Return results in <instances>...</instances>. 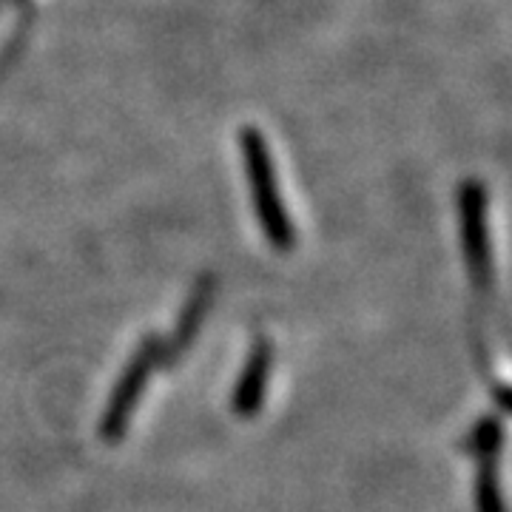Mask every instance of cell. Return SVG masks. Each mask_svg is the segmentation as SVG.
I'll return each mask as SVG.
<instances>
[{"instance_id":"cell-1","label":"cell","mask_w":512,"mask_h":512,"mask_svg":"<svg viewBox=\"0 0 512 512\" xmlns=\"http://www.w3.org/2000/svg\"><path fill=\"white\" fill-rule=\"evenodd\" d=\"M239 148H242V163H245V174L251 183V194H254L256 217L262 222L265 237L271 239L279 251H288L293 245V225L285 214V205L279 197V185H276V171L271 163L268 146L262 140V134L256 128H242L239 134Z\"/></svg>"},{"instance_id":"cell-2","label":"cell","mask_w":512,"mask_h":512,"mask_svg":"<svg viewBox=\"0 0 512 512\" xmlns=\"http://www.w3.org/2000/svg\"><path fill=\"white\" fill-rule=\"evenodd\" d=\"M160 350H163L160 339L151 336V339H146V342L140 345V350L134 353V359L128 362L126 373L120 376V384H117L114 393H111L106 416H103V424H100V433H103V439L106 441H117L123 436L128 416H131L134 404L140 402L143 387H146L151 370L160 362Z\"/></svg>"},{"instance_id":"cell-3","label":"cell","mask_w":512,"mask_h":512,"mask_svg":"<svg viewBox=\"0 0 512 512\" xmlns=\"http://www.w3.org/2000/svg\"><path fill=\"white\" fill-rule=\"evenodd\" d=\"M268 373H271V345L265 339H259L248 356V365L242 370L234 393V413L248 419L254 416L265 396V384H268Z\"/></svg>"},{"instance_id":"cell-4","label":"cell","mask_w":512,"mask_h":512,"mask_svg":"<svg viewBox=\"0 0 512 512\" xmlns=\"http://www.w3.org/2000/svg\"><path fill=\"white\" fill-rule=\"evenodd\" d=\"M484 202L476 197H464V248H467V265L473 271V282L478 288L490 285V248H487V231H484Z\"/></svg>"},{"instance_id":"cell-5","label":"cell","mask_w":512,"mask_h":512,"mask_svg":"<svg viewBox=\"0 0 512 512\" xmlns=\"http://www.w3.org/2000/svg\"><path fill=\"white\" fill-rule=\"evenodd\" d=\"M211 302H214V282L205 279V282H200V288L194 291V296L188 299V308H185L183 319H180V328H177L174 342H171V353H180V350L191 345V339L197 336V330H200L202 319H205V313L211 308Z\"/></svg>"}]
</instances>
